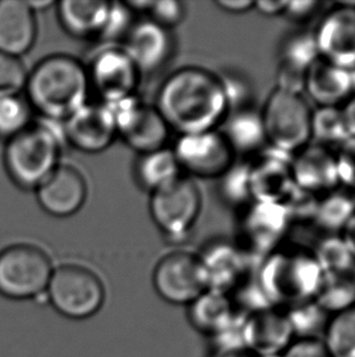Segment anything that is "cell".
<instances>
[{
    "instance_id": "1",
    "label": "cell",
    "mask_w": 355,
    "mask_h": 357,
    "mask_svg": "<svg viewBox=\"0 0 355 357\" xmlns=\"http://www.w3.org/2000/svg\"><path fill=\"white\" fill-rule=\"evenodd\" d=\"M155 107L179 135L219 130L229 114L219 73L200 66L171 73L159 87Z\"/></svg>"
},
{
    "instance_id": "2",
    "label": "cell",
    "mask_w": 355,
    "mask_h": 357,
    "mask_svg": "<svg viewBox=\"0 0 355 357\" xmlns=\"http://www.w3.org/2000/svg\"><path fill=\"white\" fill-rule=\"evenodd\" d=\"M27 102L47 121L65 122L88 104L90 83L79 60L55 54L43 59L29 73Z\"/></svg>"
},
{
    "instance_id": "3",
    "label": "cell",
    "mask_w": 355,
    "mask_h": 357,
    "mask_svg": "<svg viewBox=\"0 0 355 357\" xmlns=\"http://www.w3.org/2000/svg\"><path fill=\"white\" fill-rule=\"evenodd\" d=\"M255 275L269 304L276 309L315 299L325 278L312 249L290 243L267 256Z\"/></svg>"
},
{
    "instance_id": "4",
    "label": "cell",
    "mask_w": 355,
    "mask_h": 357,
    "mask_svg": "<svg viewBox=\"0 0 355 357\" xmlns=\"http://www.w3.org/2000/svg\"><path fill=\"white\" fill-rule=\"evenodd\" d=\"M63 135L45 123L29 128L6 140L4 166L19 188L37 190L58 169Z\"/></svg>"
},
{
    "instance_id": "5",
    "label": "cell",
    "mask_w": 355,
    "mask_h": 357,
    "mask_svg": "<svg viewBox=\"0 0 355 357\" xmlns=\"http://www.w3.org/2000/svg\"><path fill=\"white\" fill-rule=\"evenodd\" d=\"M292 221L283 204L252 202L236 211L235 241L253 268L287 243Z\"/></svg>"
},
{
    "instance_id": "6",
    "label": "cell",
    "mask_w": 355,
    "mask_h": 357,
    "mask_svg": "<svg viewBox=\"0 0 355 357\" xmlns=\"http://www.w3.org/2000/svg\"><path fill=\"white\" fill-rule=\"evenodd\" d=\"M313 110L303 94L274 88L260 109L269 148L293 155L312 142Z\"/></svg>"
},
{
    "instance_id": "7",
    "label": "cell",
    "mask_w": 355,
    "mask_h": 357,
    "mask_svg": "<svg viewBox=\"0 0 355 357\" xmlns=\"http://www.w3.org/2000/svg\"><path fill=\"white\" fill-rule=\"evenodd\" d=\"M45 296L61 316L81 321L100 311L106 293L93 271L79 265H63L54 268Z\"/></svg>"
},
{
    "instance_id": "8",
    "label": "cell",
    "mask_w": 355,
    "mask_h": 357,
    "mask_svg": "<svg viewBox=\"0 0 355 357\" xmlns=\"http://www.w3.org/2000/svg\"><path fill=\"white\" fill-rule=\"evenodd\" d=\"M53 265L42 249L16 244L0 251V295L11 300H31L45 295Z\"/></svg>"
},
{
    "instance_id": "9",
    "label": "cell",
    "mask_w": 355,
    "mask_h": 357,
    "mask_svg": "<svg viewBox=\"0 0 355 357\" xmlns=\"http://www.w3.org/2000/svg\"><path fill=\"white\" fill-rule=\"evenodd\" d=\"M201 210V190L187 176L154 192L150 199L151 218L169 244L187 241Z\"/></svg>"
},
{
    "instance_id": "10",
    "label": "cell",
    "mask_w": 355,
    "mask_h": 357,
    "mask_svg": "<svg viewBox=\"0 0 355 357\" xmlns=\"http://www.w3.org/2000/svg\"><path fill=\"white\" fill-rule=\"evenodd\" d=\"M102 104L113 119L117 135L129 148L139 154L166 148L171 130L156 107L146 105L135 94Z\"/></svg>"
},
{
    "instance_id": "11",
    "label": "cell",
    "mask_w": 355,
    "mask_h": 357,
    "mask_svg": "<svg viewBox=\"0 0 355 357\" xmlns=\"http://www.w3.org/2000/svg\"><path fill=\"white\" fill-rule=\"evenodd\" d=\"M172 150L182 172L192 179H219L236 161L221 130L179 135Z\"/></svg>"
},
{
    "instance_id": "12",
    "label": "cell",
    "mask_w": 355,
    "mask_h": 357,
    "mask_svg": "<svg viewBox=\"0 0 355 357\" xmlns=\"http://www.w3.org/2000/svg\"><path fill=\"white\" fill-rule=\"evenodd\" d=\"M152 282L161 299L172 305L189 306L206 290L196 254L187 251L164 256L155 267Z\"/></svg>"
},
{
    "instance_id": "13",
    "label": "cell",
    "mask_w": 355,
    "mask_h": 357,
    "mask_svg": "<svg viewBox=\"0 0 355 357\" xmlns=\"http://www.w3.org/2000/svg\"><path fill=\"white\" fill-rule=\"evenodd\" d=\"M196 256L206 290L230 295L245 275L255 270L235 241L226 238L212 239Z\"/></svg>"
},
{
    "instance_id": "14",
    "label": "cell",
    "mask_w": 355,
    "mask_h": 357,
    "mask_svg": "<svg viewBox=\"0 0 355 357\" xmlns=\"http://www.w3.org/2000/svg\"><path fill=\"white\" fill-rule=\"evenodd\" d=\"M320 59L355 73V8L335 1L314 29Z\"/></svg>"
},
{
    "instance_id": "15",
    "label": "cell",
    "mask_w": 355,
    "mask_h": 357,
    "mask_svg": "<svg viewBox=\"0 0 355 357\" xmlns=\"http://www.w3.org/2000/svg\"><path fill=\"white\" fill-rule=\"evenodd\" d=\"M90 89L101 102H111L134 96L141 76L123 48H105L96 54L87 68Z\"/></svg>"
},
{
    "instance_id": "16",
    "label": "cell",
    "mask_w": 355,
    "mask_h": 357,
    "mask_svg": "<svg viewBox=\"0 0 355 357\" xmlns=\"http://www.w3.org/2000/svg\"><path fill=\"white\" fill-rule=\"evenodd\" d=\"M252 200L283 204L296 188L291 169V155L265 148L248 159Z\"/></svg>"
},
{
    "instance_id": "17",
    "label": "cell",
    "mask_w": 355,
    "mask_h": 357,
    "mask_svg": "<svg viewBox=\"0 0 355 357\" xmlns=\"http://www.w3.org/2000/svg\"><path fill=\"white\" fill-rule=\"evenodd\" d=\"M123 50L140 75L157 73L173 55V36L171 29H164L152 20L138 21L125 36Z\"/></svg>"
},
{
    "instance_id": "18",
    "label": "cell",
    "mask_w": 355,
    "mask_h": 357,
    "mask_svg": "<svg viewBox=\"0 0 355 357\" xmlns=\"http://www.w3.org/2000/svg\"><path fill=\"white\" fill-rule=\"evenodd\" d=\"M63 137L73 148L99 154L118 137L115 122L105 104L88 102L63 122Z\"/></svg>"
},
{
    "instance_id": "19",
    "label": "cell",
    "mask_w": 355,
    "mask_h": 357,
    "mask_svg": "<svg viewBox=\"0 0 355 357\" xmlns=\"http://www.w3.org/2000/svg\"><path fill=\"white\" fill-rule=\"evenodd\" d=\"M291 169L296 188L322 197L341 188L337 174L335 150L310 142L291 155Z\"/></svg>"
},
{
    "instance_id": "20",
    "label": "cell",
    "mask_w": 355,
    "mask_h": 357,
    "mask_svg": "<svg viewBox=\"0 0 355 357\" xmlns=\"http://www.w3.org/2000/svg\"><path fill=\"white\" fill-rule=\"evenodd\" d=\"M40 208L54 218H70L87 200L88 185L78 169L60 165L37 190Z\"/></svg>"
},
{
    "instance_id": "21",
    "label": "cell",
    "mask_w": 355,
    "mask_h": 357,
    "mask_svg": "<svg viewBox=\"0 0 355 357\" xmlns=\"http://www.w3.org/2000/svg\"><path fill=\"white\" fill-rule=\"evenodd\" d=\"M354 93V71L322 59L308 70L303 96L317 107H342Z\"/></svg>"
},
{
    "instance_id": "22",
    "label": "cell",
    "mask_w": 355,
    "mask_h": 357,
    "mask_svg": "<svg viewBox=\"0 0 355 357\" xmlns=\"http://www.w3.org/2000/svg\"><path fill=\"white\" fill-rule=\"evenodd\" d=\"M37 38L36 13L24 0H0V52L21 58Z\"/></svg>"
},
{
    "instance_id": "23",
    "label": "cell",
    "mask_w": 355,
    "mask_h": 357,
    "mask_svg": "<svg viewBox=\"0 0 355 357\" xmlns=\"http://www.w3.org/2000/svg\"><path fill=\"white\" fill-rule=\"evenodd\" d=\"M294 340L286 314L276 307L247 314V349L255 355L283 354Z\"/></svg>"
},
{
    "instance_id": "24",
    "label": "cell",
    "mask_w": 355,
    "mask_h": 357,
    "mask_svg": "<svg viewBox=\"0 0 355 357\" xmlns=\"http://www.w3.org/2000/svg\"><path fill=\"white\" fill-rule=\"evenodd\" d=\"M234 154L253 158L268 148L260 110L255 107L229 112L221 128Z\"/></svg>"
},
{
    "instance_id": "25",
    "label": "cell",
    "mask_w": 355,
    "mask_h": 357,
    "mask_svg": "<svg viewBox=\"0 0 355 357\" xmlns=\"http://www.w3.org/2000/svg\"><path fill=\"white\" fill-rule=\"evenodd\" d=\"M58 5V16L63 29L74 38L99 37L110 14L111 1L63 0Z\"/></svg>"
},
{
    "instance_id": "26",
    "label": "cell",
    "mask_w": 355,
    "mask_h": 357,
    "mask_svg": "<svg viewBox=\"0 0 355 357\" xmlns=\"http://www.w3.org/2000/svg\"><path fill=\"white\" fill-rule=\"evenodd\" d=\"M187 319L197 332L211 337L235 314L230 295L205 290L187 306Z\"/></svg>"
},
{
    "instance_id": "27",
    "label": "cell",
    "mask_w": 355,
    "mask_h": 357,
    "mask_svg": "<svg viewBox=\"0 0 355 357\" xmlns=\"http://www.w3.org/2000/svg\"><path fill=\"white\" fill-rule=\"evenodd\" d=\"M182 176L173 150L167 146L145 154H140L135 165V179L150 193L157 192L175 182Z\"/></svg>"
},
{
    "instance_id": "28",
    "label": "cell",
    "mask_w": 355,
    "mask_h": 357,
    "mask_svg": "<svg viewBox=\"0 0 355 357\" xmlns=\"http://www.w3.org/2000/svg\"><path fill=\"white\" fill-rule=\"evenodd\" d=\"M319 59L314 31L303 29L291 31L278 45V66L307 73Z\"/></svg>"
},
{
    "instance_id": "29",
    "label": "cell",
    "mask_w": 355,
    "mask_h": 357,
    "mask_svg": "<svg viewBox=\"0 0 355 357\" xmlns=\"http://www.w3.org/2000/svg\"><path fill=\"white\" fill-rule=\"evenodd\" d=\"M355 211V194L338 188L319 198L314 225L324 234H340Z\"/></svg>"
},
{
    "instance_id": "30",
    "label": "cell",
    "mask_w": 355,
    "mask_h": 357,
    "mask_svg": "<svg viewBox=\"0 0 355 357\" xmlns=\"http://www.w3.org/2000/svg\"><path fill=\"white\" fill-rule=\"evenodd\" d=\"M310 249L324 275H355V257L341 234H324Z\"/></svg>"
},
{
    "instance_id": "31",
    "label": "cell",
    "mask_w": 355,
    "mask_h": 357,
    "mask_svg": "<svg viewBox=\"0 0 355 357\" xmlns=\"http://www.w3.org/2000/svg\"><path fill=\"white\" fill-rule=\"evenodd\" d=\"M330 317L355 306V275H325L315 296Z\"/></svg>"
},
{
    "instance_id": "32",
    "label": "cell",
    "mask_w": 355,
    "mask_h": 357,
    "mask_svg": "<svg viewBox=\"0 0 355 357\" xmlns=\"http://www.w3.org/2000/svg\"><path fill=\"white\" fill-rule=\"evenodd\" d=\"M349 138L341 107H315L313 110V143L336 150Z\"/></svg>"
},
{
    "instance_id": "33",
    "label": "cell",
    "mask_w": 355,
    "mask_h": 357,
    "mask_svg": "<svg viewBox=\"0 0 355 357\" xmlns=\"http://www.w3.org/2000/svg\"><path fill=\"white\" fill-rule=\"evenodd\" d=\"M285 314L294 339H319L330 319L315 300L292 305L285 310Z\"/></svg>"
},
{
    "instance_id": "34",
    "label": "cell",
    "mask_w": 355,
    "mask_h": 357,
    "mask_svg": "<svg viewBox=\"0 0 355 357\" xmlns=\"http://www.w3.org/2000/svg\"><path fill=\"white\" fill-rule=\"evenodd\" d=\"M218 194L226 206L239 211L252 203L248 160L237 161L218 179Z\"/></svg>"
},
{
    "instance_id": "35",
    "label": "cell",
    "mask_w": 355,
    "mask_h": 357,
    "mask_svg": "<svg viewBox=\"0 0 355 357\" xmlns=\"http://www.w3.org/2000/svg\"><path fill=\"white\" fill-rule=\"evenodd\" d=\"M322 343L331 357H355V306L330 317Z\"/></svg>"
},
{
    "instance_id": "36",
    "label": "cell",
    "mask_w": 355,
    "mask_h": 357,
    "mask_svg": "<svg viewBox=\"0 0 355 357\" xmlns=\"http://www.w3.org/2000/svg\"><path fill=\"white\" fill-rule=\"evenodd\" d=\"M32 107L21 96L0 97V138L9 140L32 125Z\"/></svg>"
},
{
    "instance_id": "37",
    "label": "cell",
    "mask_w": 355,
    "mask_h": 357,
    "mask_svg": "<svg viewBox=\"0 0 355 357\" xmlns=\"http://www.w3.org/2000/svg\"><path fill=\"white\" fill-rule=\"evenodd\" d=\"M226 91L229 112L255 107V87L248 76L236 68L219 73Z\"/></svg>"
},
{
    "instance_id": "38",
    "label": "cell",
    "mask_w": 355,
    "mask_h": 357,
    "mask_svg": "<svg viewBox=\"0 0 355 357\" xmlns=\"http://www.w3.org/2000/svg\"><path fill=\"white\" fill-rule=\"evenodd\" d=\"M29 73L21 59L0 52V97L19 96L26 87Z\"/></svg>"
},
{
    "instance_id": "39",
    "label": "cell",
    "mask_w": 355,
    "mask_h": 357,
    "mask_svg": "<svg viewBox=\"0 0 355 357\" xmlns=\"http://www.w3.org/2000/svg\"><path fill=\"white\" fill-rule=\"evenodd\" d=\"M319 198L320 197L304 192L302 189H293L292 193L290 194V197L283 204L287 210L292 225L314 223Z\"/></svg>"
},
{
    "instance_id": "40",
    "label": "cell",
    "mask_w": 355,
    "mask_h": 357,
    "mask_svg": "<svg viewBox=\"0 0 355 357\" xmlns=\"http://www.w3.org/2000/svg\"><path fill=\"white\" fill-rule=\"evenodd\" d=\"M133 24V13L125 3H111L110 14L100 38L105 40L125 39Z\"/></svg>"
},
{
    "instance_id": "41",
    "label": "cell",
    "mask_w": 355,
    "mask_h": 357,
    "mask_svg": "<svg viewBox=\"0 0 355 357\" xmlns=\"http://www.w3.org/2000/svg\"><path fill=\"white\" fill-rule=\"evenodd\" d=\"M340 187L355 194V138H349L335 150Z\"/></svg>"
},
{
    "instance_id": "42",
    "label": "cell",
    "mask_w": 355,
    "mask_h": 357,
    "mask_svg": "<svg viewBox=\"0 0 355 357\" xmlns=\"http://www.w3.org/2000/svg\"><path fill=\"white\" fill-rule=\"evenodd\" d=\"M148 14L149 19L156 24L164 29H172L184 21L187 9L184 3L179 0H161L152 1Z\"/></svg>"
},
{
    "instance_id": "43",
    "label": "cell",
    "mask_w": 355,
    "mask_h": 357,
    "mask_svg": "<svg viewBox=\"0 0 355 357\" xmlns=\"http://www.w3.org/2000/svg\"><path fill=\"white\" fill-rule=\"evenodd\" d=\"M322 5V1L317 0H292L287 1L283 16L292 24H307L317 17Z\"/></svg>"
},
{
    "instance_id": "44",
    "label": "cell",
    "mask_w": 355,
    "mask_h": 357,
    "mask_svg": "<svg viewBox=\"0 0 355 357\" xmlns=\"http://www.w3.org/2000/svg\"><path fill=\"white\" fill-rule=\"evenodd\" d=\"M283 357H331L320 339H294Z\"/></svg>"
},
{
    "instance_id": "45",
    "label": "cell",
    "mask_w": 355,
    "mask_h": 357,
    "mask_svg": "<svg viewBox=\"0 0 355 357\" xmlns=\"http://www.w3.org/2000/svg\"><path fill=\"white\" fill-rule=\"evenodd\" d=\"M214 4L218 9L231 15L246 14L255 8L253 0H216Z\"/></svg>"
},
{
    "instance_id": "46",
    "label": "cell",
    "mask_w": 355,
    "mask_h": 357,
    "mask_svg": "<svg viewBox=\"0 0 355 357\" xmlns=\"http://www.w3.org/2000/svg\"><path fill=\"white\" fill-rule=\"evenodd\" d=\"M287 0H260L255 1L253 10L265 17L283 16Z\"/></svg>"
},
{
    "instance_id": "47",
    "label": "cell",
    "mask_w": 355,
    "mask_h": 357,
    "mask_svg": "<svg viewBox=\"0 0 355 357\" xmlns=\"http://www.w3.org/2000/svg\"><path fill=\"white\" fill-rule=\"evenodd\" d=\"M341 109L349 137L355 138V93Z\"/></svg>"
},
{
    "instance_id": "48",
    "label": "cell",
    "mask_w": 355,
    "mask_h": 357,
    "mask_svg": "<svg viewBox=\"0 0 355 357\" xmlns=\"http://www.w3.org/2000/svg\"><path fill=\"white\" fill-rule=\"evenodd\" d=\"M340 234L355 257V211Z\"/></svg>"
},
{
    "instance_id": "49",
    "label": "cell",
    "mask_w": 355,
    "mask_h": 357,
    "mask_svg": "<svg viewBox=\"0 0 355 357\" xmlns=\"http://www.w3.org/2000/svg\"><path fill=\"white\" fill-rule=\"evenodd\" d=\"M128 9L134 13H149L150 8L152 5L151 0H130L125 3Z\"/></svg>"
},
{
    "instance_id": "50",
    "label": "cell",
    "mask_w": 355,
    "mask_h": 357,
    "mask_svg": "<svg viewBox=\"0 0 355 357\" xmlns=\"http://www.w3.org/2000/svg\"><path fill=\"white\" fill-rule=\"evenodd\" d=\"M27 3H29L31 9L33 10L34 13L36 11H43V10L49 9L50 6L55 5V3L52 1V0H47V1H27Z\"/></svg>"
},
{
    "instance_id": "51",
    "label": "cell",
    "mask_w": 355,
    "mask_h": 357,
    "mask_svg": "<svg viewBox=\"0 0 355 357\" xmlns=\"http://www.w3.org/2000/svg\"><path fill=\"white\" fill-rule=\"evenodd\" d=\"M208 357H253V354L250 351H244V353L221 354L213 353L211 351Z\"/></svg>"
},
{
    "instance_id": "52",
    "label": "cell",
    "mask_w": 355,
    "mask_h": 357,
    "mask_svg": "<svg viewBox=\"0 0 355 357\" xmlns=\"http://www.w3.org/2000/svg\"><path fill=\"white\" fill-rule=\"evenodd\" d=\"M253 357H283V354H260V355H255Z\"/></svg>"
}]
</instances>
